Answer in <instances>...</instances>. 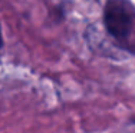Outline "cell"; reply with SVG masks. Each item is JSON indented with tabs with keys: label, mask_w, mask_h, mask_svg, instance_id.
<instances>
[{
	"label": "cell",
	"mask_w": 135,
	"mask_h": 133,
	"mask_svg": "<svg viewBox=\"0 0 135 133\" xmlns=\"http://www.w3.org/2000/svg\"><path fill=\"white\" fill-rule=\"evenodd\" d=\"M104 23L108 33L122 46L135 47V10L128 0H108Z\"/></svg>",
	"instance_id": "6da1fadb"
},
{
	"label": "cell",
	"mask_w": 135,
	"mask_h": 133,
	"mask_svg": "<svg viewBox=\"0 0 135 133\" xmlns=\"http://www.w3.org/2000/svg\"><path fill=\"white\" fill-rule=\"evenodd\" d=\"M131 127H132V129H131V130H128V133H135V122L131 125Z\"/></svg>",
	"instance_id": "7a4b0ae2"
},
{
	"label": "cell",
	"mask_w": 135,
	"mask_h": 133,
	"mask_svg": "<svg viewBox=\"0 0 135 133\" xmlns=\"http://www.w3.org/2000/svg\"><path fill=\"white\" fill-rule=\"evenodd\" d=\"M2 44H3V42H2V31H0V49H2Z\"/></svg>",
	"instance_id": "3957f363"
}]
</instances>
